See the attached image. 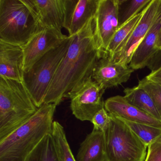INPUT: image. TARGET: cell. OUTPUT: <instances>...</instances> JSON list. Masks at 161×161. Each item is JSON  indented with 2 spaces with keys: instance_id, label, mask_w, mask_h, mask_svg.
<instances>
[{
  "instance_id": "cell-1",
  "label": "cell",
  "mask_w": 161,
  "mask_h": 161,
  "mask_svg": "<svg viewBox=\"0 0 161 161\" xmlns=\"http://www.w3.org/2000/svg\"><path fill=\"white\" fill-rule=\"evenodd\" d=\"M94 18L79 32L60 63L49 86L44 104H60L68 93L92 78L93 70L102 57L95 31Z\"/></svg>"
},
{
  "instance_id": "cell-2",
  "label": "cell",
  "mask_w": 161,
  "mask_h": 161,
  "mask_svg": "<svg viewBox=\"0 0 161 161\" xmlns=\"http://www.w3.org/2000/svg\"><path fill=\"white\" fill-rule=\"evenodd\" d=\"M57 105L44 104L25 123L0 141V161H24L52 130Z\"/></svg>"
},
{
  "instance_id": "cell-3",
  "label": "cell",
  "mask_w": 161,
  "mask_h": 161,
  "mask_svg": "<svg viewBox=\"0 0 161 161\" xmlns=\"http://www.w3.org/2000/svg\"><path fill=\"white\" fill-rule=\"evenodd\" d=\"M37 110L23 82L0 77V141Z\"/></svg>"
},
{
  "instance_id": "cell-4",
  "label": "cell",
  "mask_w": 161,
  "mask_h": 161,
  "mask_svg": "<svg viewBox=\"0 0 161 161\" xmlns=\"http://www.w3.org/2000/svg\"><path fill=\"white\" fill-rule=\"evenodd\" d=\"M110 115L103 132L107 161H145L147 147L120 119Z\"/></svg>"
},
{
  "instance_id": "cell-5",
  "label": "cell",
  "mask_w": 161,
  "mask_h": 161,
  "mask_svg": "<svg viewBox=\"0 0 161 161\" xmlns=\"http://www.w3.org/2000/svg\"><path fill=\"white\" fill-rule=\"evenodd\" d=\"M69 36L59 47L53 49L37 61L23 75V83L37 108L44 103L49 86L60 63L72 42Z\"/></svg>"
},
{
  "instance_id": "cell-6",
  "label": "cell",
  "mask_w": 161,
  "mask_h": 161,
  "mask_svg": "<svg viewBox=\"0 0 161 161\" xmlns=\"http://www.w3.org/2000/svg\"><path fill=\"white\" fill-rule=\"evenodd\" d=\"M38 30L21 0H0V40L22 46Z\"/></svg>"
},
{
  "instance_id": "cell-7",
  "label": "cell",
  "mask_w": 161,
  "mask_h": 161,
  "mask_svg": "<svg viewBox=\"0 0 161 161\" xmlns=\"http://www.w3.org/2000/svg\"><path fill=\"white\" fill-rule=\"evenodd\" d=\"M106 89L89 78L64 96L70 99V109L81 121H91L94 116L104 107L102 96Z\"/></svg>"
},
{
  "instance_id": "cell-8",
  "label": "cell",
  "mask_w": 161,
  "mask_h": 161,
  "mask_svg": "<svg viewBox=\"0 0 161 161\" xmlns=\"http://www.w3.org/2000/svg\"><path fill=\"white\" fill-rule=\"evenodd\" d=\"M69 36L55 29H38L28 42L22 46L24 56V73L53 49L59 47Z\"/></svg>"
},
{
  "instance_id": "cell-9",
  "label": "cell",
  "mask_w": 161,
  "mask_h": 161,
  "mask_svg": "<svg viewBox=\"0 0 161 161\" xmlns=\"http://www.w3.org/2000/svg\"><path fill=\"white\" fill-rule=\"evenodd\" d=\"M94 21L95 36L103 57L119 28L118 0H99Z\"/></svg>"
},
{
  "instance_id": "cell-10",
  "label": "cell",
  "mask_w": 161,
  "mask_h": 161,
  "mask_svg": "<svg viewBox=\"0 0 161 161\" xmlns=\"http://www.w3.org/2000/svg\"><path fill=\"white\" fill-rule=\"evenodd\" d=\"M33 17L38 29L64 27V0H21Z\"/></svg>"
},
{
  "instance_id": "cell-11",
  "label": "cell",
  "mask_w": 161,
  "mask_h": 161,
  "mask_svg": "<svg viewBox=\"0 0 161 161\" xmlns=\"http://www.w3.org/2000/svg\"><path fill=\"white\" fill-rule=\"evenodd\" d=\"M99 0H64V27L69 36L79 32L95 17Z\"/></svg>"
},
{
  "instance_id": "cell-12",
  "label": "cell",
  "mask_w": 161,
  "mask_h": 161,
  "mask_svg": "<svg viewBox=\"0 0 161 161\" xmlns=\"http://www.w3.org/2000/svg\"><path fill=\"white\" fill-rule=\"evenodd\" d=\"M134 70L129 64L113 62L108 56H104L97 63L92 78L106 89L128 81Z\"/></svg>"
},
{
  "instance_id": "cell-13",
  "label": "cell",
  "mask_w": 161,
  "mask_h": 161,
  "mask_svg": "<svg viewBox=\"0 0 161 161\" xmlns=\"http://www.w3.org/2000/svg\"><path fill=\"white\" fill-rule=\"evenodd\" d=\"M161 3V0H152L150 3L145 7L142 18L122 50L112 61L129 64L134 52L146 36L153 23Z\"/></svg>"
},
{
  "instance_id": "cell-14",
  "label": "cell",
  "mask_w": 161,
  "mask_h": 161,
  "mask_svg": "<svg viewBox=\"0 0 161 161\" xmlns=\"http://www.w3.org/2000/svg\"><path fill=\"white\" fill-rule=\"evenodd\" d=\"M22 46L0 40V77L23 82Z\"/></svg>"
},
{
  "instance_id": "cell-15",
  "label": "cell",
  "mask_w": 161,
  "mask_h": 161,
  "mask_svg": "<svg viewBox=\"0 0 161 161\" xmlns=\"http://www.w3.org/2000/svg\"><path fill=\"white\" fill-rule=\"evenodd\" d=\"M161 30V3L157 16L143 40L134 52L129 66L134 70L147 66L152 57L157 52L155 47Z\"/></svg>"
},
{
  "instance_id": "cell-16",
  "label": "cell",
  "mask_w": 161,
  "mask_h": 161,
  "mask_svg": "<svg viewBox=\"0 0 161 161\" xmlns=\"http://www.w3.org/2000/svg\"><path fill=\"white\" fill-rule=\"evenodd\" d=\"M104 108L109 114L117 117L161 129V121L130 104L122 96H114L107 99L104 101Z\"/></svg>"
},
{
  "instance_id": "cell-17",
  "label": "cell",
  "mask_w": 161,
  "mask_h": 161,
  "mask_svg": "<svg viewBox=\"0 0 161 161\" xmlns=\"http://www.w3.org/2000/svg\"><path fill=\"white\" fill-rule=\"evenodd\" d=\"M77 161H107L103 132L93 130L81 143Z\"/></svg>"
},
{
  "instance_id": "cell-18",
  "label": "cell",
  "mask_w": 161,
  "mask_h": 161,
  "mask_svg": "<svg viewBox=\"0 0 161 161\" xmlns=\"http://www.w3.org/2000/svg\"><path fill=\"white\" fill-rule=\"evenodd\" d=\"M144 10L145 9L135 15L124 25L119 28L110 41L106 52L103 56H108L112 61L118 55L140 21L144 14Z\"/></svg>"
},
{
  "instance_id": "cell-19",
  "label": "cell",
  "mask_w": 161,
  "mask_h": 161,
  "mask_svg": "<svg viewBox=\"0 0 161 161\" xmlns=\"http://www.w3.org/2000/svg\"><path fill=\"white\" fill-rule=\"evenodd\" d=\"M124 97L130 104L161 121V117L153 102L146 91L138 86L124 89Z\"/></svg>"
},
{
  "instance_id": "cell-20",
  "label": "cell",
  "mask_w": 161,
  "mask_h": 161,
  "mask_svg": "<svg viewBox=\"0 0 161 161\" xmlns=\"http://www.w3.org/2000/svg\"><path fill=\"white\" fill-rule=\"evenodd\" d=\"M24 161H63L52 132L44 137Z\"/></svg>"
},
{
  "instance_id": "cell-21",
  "label": "cell",
  "mask_w": 161,
  "mask_h": 161,
  "mask_svg": "<svg viewBox=\"0 0 161 161\" xmlns=\"http://www.w3.org/2000/svg\"><path fill=\"white\" fill-rule=\"evenodd\" d=\"M152 0H118L119 28L140 13Z\"/></svg>"
},
{
  "instance_id": "cell-22",
  "label": "cell",
  "mask_w": 161,
  "mask_h": 161,
  "mask_svg": "<svg viewBox=\"0 0 161 161\" xmlns=\"http://www.w3.org/2000/svg\"><path fill=\"white\" fill-rule=\"evenodd\" d=\"M120 119L147 147L161 137V128L144 123L133 122L122 119Z\"/></svg>"
},
{
  "instance_id": "cell-23",
  "label": "cell",
  "mask_w": 161,
  "mask_h": 161,
  "mask_svg": "<svg viewBox=\"0 0 161 161\" xmlns=\"http://www.w3.org/2000/svg\"><path fill=\"white\" fill-rule=\"evenodd\" d=\"M52 134L63 161H77L68 142L64 129L58 121H53Z\"/></svg>"
},
{
  "instance_id": "cell-24",
  "label": "cell",
  "mask_w": 161,
  "mask_h": 161,
  "mask_svg": "<svg viewBox=\"0 0 161 161\" xmlns=\"http://www.w3.org/2000/svg\"><path fill=\"white\" fill-rule=\"evenodd\" d=\"M148 93L153 102L161 117V86L146 78L138 81L137 86Z\"/></svg>"
},
{
  "instance_id": "cell-25",
  "label": "cell",
  "mask_w": 161,
  "mask_h": 161,
  "mask_svg": "<svg viewBox=\"0 0 161 161\" xmlns=\"http://www.w3.org/2000/svg\"><path fill=\"white\" fill-rule=\"evenodd\" d=\"M111 117L104 107L94 116L91 122L94 125L93 130L104 132L110 124Z\"/></svg>"
},
{
  "instance_id": "cell-26",
  "label": "cell",
  "mask_w": 161,
  "mask_h": 161,
  "mask_svg": "<svg viewBox=\"0 0 161 161\" xmlns=\"http://www.w3.org/2000/svg\"><path fill=\"white\" fill-rule=\"evenodd\" d=\"M145 161H161V137L148 146Z\"/></svg>"
},
{
  "instance_id": "cell-27",
  "label": "cell",
  "mask_w": 161,
  "mask_h": 161,
  "mask_svg": "<svg viewBox=\"0 0 161 161\" xmlns=\"http://www.w3.org/2000/svg\"><path fill=\"white\" fill-rule=\"evenodd\" d=\"M161 66V50L158 51L151 59L148 64L147 67L151 71L156 70Z\"/></svg>"
},
{
  "instance_id": "cell-28",
  "label": "cell",
  "mask_w": 161,
  "mask_h": 161,
  "mask_svg": "<svg viewBox=\"0 0 161 161\" xmlns=\"http://www.w3.org/2000/svg\"><path fill=\"white\" fill-rule=\"evenodd\" d=\"M146 78L161 86V66L156 70L151 71Z\"/></svg>"
},
{
  "instance_id": "cell-29",
  "label": "cell",
  "mask_w": 161,
  "mask_h": 161,
  "mask_svg": "<svg viewBox=\"0 0 161 161\" xmlns=\"http://www.w3.org/2000/svg\"><path fill=\"white\" fill-rule=\"evenodd\" d=\"M156 51L161 50V30L159 34V37H158V41L156 43V47H155Z\"/></svg>"
}]
</instances>
